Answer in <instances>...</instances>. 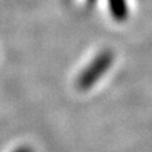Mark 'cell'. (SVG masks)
I'll list each match as a JSON object with an SVG mask.
<instances>
[{
	"instance_id": "1",
	"label": "cell",
	"mask_w": 152,
	"mask_h": 152,
	"mask_svg": "<svg viewBox=\"0 0 152 152\" xmlns=\"http://www.w3.org/2000/svg\"><path fill=\"white\" fill-rule=\"evenodd\" d=\"M110 62H112L110 54L104 53V54L99 55L97 59L81 73V76L78 80V86L81 88L82 90L89 89L106 72V70L110 65Z\"/></svg>"
},
{
	"instance_id": "2",
	"label": "cell",
	"mask_w": 152,
	"mask_h": 152,
	"mask_svg": "<svg viewBox=\"0 0 152 152\" xmlns=\"http://www.w3.org/2000/svg\"><path fill=\"white\" fill-rule=\"evenodd\" d=\"M15 152H32V150H31L29 148H20V149H18V150Z\"/></svg>"
}]
</instances>
